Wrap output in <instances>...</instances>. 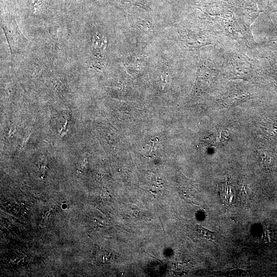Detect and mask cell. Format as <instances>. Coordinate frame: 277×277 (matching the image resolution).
<instances>
[{"instance_id": "cell-13", "label": "cell", "mask_w": 277, "mask_h": 277, "mask_svg": "<svg viewBox=\"0 0 277 277\" xmlns=\"http://www.w3.org/2000/svg\"><path fill=\"white\" fill-rule=\"evenodd\" d=\"M106 38L100 35V34H96L93 43V47L96 50H101V52L105 49Z\"/></svg>"}, {"instance_id": "cell-7", "label": "cell", "mask_w": 277, "mask_h": 277, "mask_svg": "<svg viewBox=\"0 0 277 277\" xmlns=\"http://www.w3.org/2000/svg\"><path fill=\"white\" fill-rule=\"evenodd\" d=\"M252 95L249 93L233 91L222 97L220 103L225 107L233 106L250 99Z\"/></svg>"}, {"instance_id": "cell-3", "label": "cell", "mask_w": 277, "mask_h": 277, "mask_svg": "<svg viewBox=\"0 0 277 277\" xmlns=\"http://www.w3.org/2000/svg\"><path fill=\"white\" fill-rule=\"evenodd\" d=\"M225 64L235 78L251 80L256 73L254 61L239 51L228 52L225 56Z\"/></svg>"}, {"instance_id": "cell-14", "label": "cell", "mask_w": 277, "mask_h": 277, "mask_svg": "<svg viewBox=\"0 0 277 277\" xmlns=\"http://www.w3.org/2000/svg\"><path fill=\"white\" fill-rule=\"evenodd\" d=\"M96 260L98 262L105 263L109 260L110 256L106 251H100L95 256Z\"/></svg>"}, {"instance_id": "cell-9", "label": "cell", "mask_w": 277, "mask_h": 277, "mask_svg": "<svg viewBox=\"0 0 277 277\" xmlns=\"http://www.w3.org/2000/svg\"><path fill=\"white\" fill-rule=\"evenodd\" d=\"M258 127L266 137L277 141V126L271 123L261 122L258 124Z\"/></svg>"}, {"instance_id": "cell-2", "label": "cell", "mask_w": 277, "mask_h": 277, "mask_svg": "<svg viewBox=\"0 0 277 277\" xmlns=\"http://www.w3.org/2000/svg\"><path fill=\"white\" fill-rule=\"evenodd\" d=\"M238 15L247 36L248 47H254L255 42L252 33V25L262 11L259 9L258 0H225Z\"/></svg>"}, {"instance_id": "cell-19", "label": "cell", "mask_w": 277, "mask_h": 277, "mask_svg": "<svg viewBox=\"0 0 277 277\" xmlns=\"http://www.w3.org/2000/svg\"><path fill=\"white\" fill-rule=\"evenodd\" d=\"M275 38L277 39V30L276 31V33H275Z\"/></svg>"}, {"instance_id": "cell-8", "label": "cell", "mask_w": 277, "mask_h": 277, "mask_svg": "<svg viewBox=\"0 0 277 277\" xmlns=\"http://www.w3.org/2000/svg\"><path fill=\"white\" fill-rule=\"evenodd\" d=\"M255 154L258 163L263 168L270 169L272 167L274 157L268 150L265 148L258 149Z\"/></svg>"}, {"instance_id": "cell-4", "label": "cell", "mask_w": 277, "mask_h": 277, "mask_svg": "<svg viewBox=\"0 0 277 277\" xmlns=\"http://www.w3.org/2000/svg\"><path fill=\"white\" fill-rule=\"evenodd\" d=\"M221 36L212 29L186 30L183 34L182 41L186 47L195 48L216 44L220 42Z\"/></svg>"}, {"instance_id": "cell-16", "label": "cell", "mask_w": 277, "mask_h": 277, "mask_svg": "<svg viewBox=\"0 0 277 277\" xmlns=\"http://www.w3.org/2000/svg\"><path fill=\"white\" fill-rule=\"evenodd\" d=\"M250 188L249 189L246 184L242 186L241 188V196L244 199H246L249 198L250 196Z\"/></svg>"}, {"instance_id": "cell-11", "label": "cell", "mask_w": 277, "mask_h": 277, "mask_svg": "<svg viewBox=\"0 0 277 277\" xmlns=\"http://www.w3.org/2000/svg\"><path fill=\"white\" fill-rule=\"evenodd\" d=\"M209 138L212 143L216 144L224 143L229 138V136L225 130H219L213 132Z\"/></svg>"}, {"instance_id": "cell-10", "label": "cell", "mask_w": 277, "mask_h": 277, "mask_svg": "<svg viewBox=\"0 0 277 277\" xmlns=\"http://www.w3.org/2000/svg\"><path fill=\"white\" fill-rule=\"evenodd\" d=\"M222 200L226 205H230L233 200V193L232 187L229 184H225L221 189Z\"/></svg>"}, {"instance_id": "cell-1", "label": "cell", "mask_w": 277, "mask_h": 277, "mask_svg": "<svg viewBox=\"0 0 277 277\" xmlns=\"http://www.w3.org/2000/svg\"><path fill=\"white\" fill-rule=\"evenodd\" d=\"M219 2L212 3L205 11L209 25L221 36L230 37L248 46L244 27L238 15L225 0Z\"/></svg>"}, {"instance_id": "cell-12", "label": "cell", "mask_w": 277, "mask_h": 277, "mask_svg": "<svg viewBox=\"0 0 277 277\" xmlns=\"http://www.w3.org/2000/svg\"><path fill=\"white\" fill-rule=\"evenodd\" d=\"M196 230L204 237L205 239L209 241H215L216 240V234L214 232H212L202 226L195 225Z\"/></svg>"}, {"instance_id": "cell-18", "label": "cell", "mask_w": 277, "mask_h": 277, "mask_svg": "<svg viewBox=\"0 0 277 277\" xmlns=\"http://www.w3.org/2000/svg\"><path fill=\"white\" fill-rule=\"evenodd\" d=\"M101 196L102 198L105 200H108L110 199V195L106 189L102 191Z\"/></svg>"}, {"instance_id": "cell-17", "label": "cell", "mask_w": 277, "mask_h": 277, "mask_svg": "<svg viewBox=\"0 0 277 277\" xmlns=\"http://www.w3.org/2000/svg\"><path fill=\"white\" fill-rule=\"evenodd\" d=\"M268 60L270 62V64L272 67L274 74L276 76V78H277V59L271 57Z\"/></svg>"}, {"instance_id": "cell-5", "label": "cell", "mask_w": 277, "mask_h": 277, "mask_svg": "<svg viewBox=\"0 0 277 277\" xmlns=\"http://www.w3.org/2000/svg\"><path fill=\"white\" fill-rule=\"evenodd\" d=\"M2 23L11 51L12 48L14 50L19 49L26 44V38L20 32L15 21L11 19L10 21L6 18H4Z\"/></svg>"}, {"instance_id": "cell-15", "label": "cell", "mask_w": 277, "mask_h": 277, "mask_svg": "<svg viewBox=\"0 0 277 277\" xmlns=\"http://www.w3.org/2000/svg\"><path fill=\"white\" fill-rule=\"evenodd\" d=\"M267 10L269 13L277 12V0H269Z\"/></svg>"}, {"instance_id": "cell-6", "label": "cell", "mask_w": 277, "mask_h": 277, "mask_svg": "<svg viewBox=\"0 0 277 277\" xmlns=\"http://www.w3.org/2000/svg\"><path fill=\"white\" fill-rule=\"evenodd\" d=\"M216 77L215 71L211 68L201 64L197 73L195 90L197 92H205L214 83Z\"/></svg>"}]
</instances>
